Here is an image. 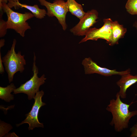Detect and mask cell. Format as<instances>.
Returning <instances> with one entry per match:
<instances>
[{"label": "cell", "mask_w": 137, "mask_h": 137, "mask_svg": "<svg viewBox=\"0 0 137 137\" xmlns=\"http://www.w3.org/2000/svg\"><path fill=\"white\" fill-rule=\"evenodd\" d=\"M3 12H1L0 13V37H4L6 33L7 29L6 21H5L2 19V15Z\"/></svg>", "instance_id": "cell-17"}, {"label": "cell", "mask_w": 137, "mask_h": 137, "mask_svg": "<svg viewBox=\"0 0 137 137\" xmlns=\"http://www.w3.org/2000/svg\"><path fill=\"white\" fill-rule=\"evenodd\" d=\"M112 39L111 42L109 44L110 46L118 44L119 39L124 37L127 31L126 29L116 21H112Z\"/></svg>", "instance_id": "cell-12"}, {"label": "cell", "mask_w": 137, "mask_h": 137, "mask_svg": "<svg viewBox=\"0 0 137 137\" xmlns=\"http://www.w3.org/2000/svg\"><path fill=\"white\" fill-rule=\"evenodd\" d=\"M5 40L4 39H1L0 40V49L3 47L5 44Z\"/></svg>", "instance_id": "cell-21"}, {"label": "cell", "mask_w": 137, "mask_h": 137, "mask_svg": "<svg viewBox=\"0 0 137 137\" xmlns=\"http://www.w3.org/2000/svg\"><path fill=\"white\" fill-rule=\"evenodd\" d=\"M41 5L47 8L46 14L49 17L55 16L62 26L64 30H66L67 25L66 23V16L68 11L67 2L63 0H55L52 3L45 0H38Z\"/></svg>", "instance_id": "cell-5"}, {"label": "cell", "mask_w": 137, "mask_h": 137, "mask_svg": "<svg viewBox=\"0 0 137 137\" xmlns=\"http://www.w3.org/2000/svg\"><path fill=\"white\" fill-rule=\"evenodd\" d=\"M8 0H0V10L1 12H3L2 9V4L3 3L7 4Z\"/></svg>", "instance_id": "cell-20"}, {"label": "cell", "mask_w": 137, "mask_h": 137, "mask_svg": "<svg viewBox=\"0 0 137 137\" xmlns=\"http://www.w3.org/2000/svg\"><path fill=\"white\" fill-rule=\"evenodd\" d=\"M125 7L127 11L130 14L137 15V0H128Z\"/></svg>", "instance_id": "cell-15"}, {"label": "cell", "mask_w": 137, "mask_h": 137, "mask_svg": "<svg viewBox=\"0 0 137 137\" xmlns=\"http://www.w3.org/2000/svg\"><path fill=\"white\" fill-rule=\"evenodd\" d=\"M19 0H8V2H19Z\"/></svg>", "instance_id": "cell-22"}, {"label": "cell", "mask_w": 137, "mask_h": 137, "mask_svg": "<svg viewBox=\"0 0 137 137\" xmlns=\"http://www.w3.org/2000/svg\"><path fill=\"white\" fill-rule=\"evenodd\" d=\"M0 136L2 137L8 132L12 128V127L10 124L4 122H0Z\"/></svg>", "instance_id": "cell-16"}, {"label": "cell", "mask_w": 137, "mask_h": 137, "mask_svg": "<svg viewBox=\"0 0 137 137\" xmlns=\"http://www.w3.org/2000/svg\"><path fill=\"white\" fill-rule=\"evenodd\" d=\"M16 89L13 83L5 87H0V98L7 102L14 99V96L11 93Z\"/></svg>", "instance_id": "cell-14"}, {"label": "cell", "mask_w": 137, "mask_h": 137, "mask_svg": "<svg viewBox=\"0 0 137 137\" xmlns=\"http://www.w3.org/2000/svg\"><path fill=\"white\" fill-rule=\"evenodd\" d=\"M36 57L34 53L33 62L32 67L33 75L25 83L21 85L13 91V94H16L20 93H23L26 94L28 99L30 100L34 98L35 94L39 91L40 86L45 82L46 78L44 74H43L40 77H39L38 74V69L36 65Z\"/></svg>", "instance_id": "cell-4"}, {"label": "cell", "mask_w": 137, "mask_h": 137, "mask_svg": "<svg viewBox=\"0 0 137 137\" xmlns=\"http://www.w3.org/2000/svg\"><path fill=\"white\" fill-rule=\"evenodd\" d=\"M98 15L97 11L95 10L88 11L78 23L70 30V31L76 36L85 35L91 27L97 22Z\"/></svg>", "instance_id": "cell-9"}, {"label": "cell", "mask_w": 137, "mask_h": 137, "mask_svg": "<svg viewBox=\"0 0 137 137\" xmlns=\"http://www.w3.org/2000/svg\"><path fill=\"white\" fill-rule=\"evenodd\" d=\"M130 131L131 133L130 137H137V123L130 128Z\"/></svg>", "instance_id": "cell-18"}, {"label": "cell", "mask_w": 137, "mask_h": 137, "mask_svg": "<svg viewBox=\"0 0 137 137\" xmlns=\"http://www.w3.org/2000/svg\"><path fill=\"white\" fill-rule=\"evenodd\" d=\"M135 26L137 29V21L135 24Z\"/></svg>", "instance_id": "cell-23"}, {"label": "cell", "mask_w": 137, "mask_h": 137, "mask_svg": "<svg viewBox=\"0 0 137 137\" xmlns=\"http://www.w3.org/2000/svg\"><path fill=\"white\" fill-rule=\"evenodd\" d=\"M67 2L68 11L80 20L81 19L86 13L83 10L81 5L77 3L75 0H67Z\"/></svg>", "instance_id": "cell-13"}, {"label": "cell", "mask_w": 137, "mask_h": 137, "mask_svg": "<svg viewBox=\"0 0 137 137\" xmlns=\"http://www.w3.org/2000/svg\"><path fill=\"white\" fill-rule=\"evenodd\" d=\"M103 26L98 29L90 28L79 43L89 40L96 41L101 39L106 40L109 44L111 41L112 37V21L110 18L103 20Z\"/></svg>", "instance_id": "cell-7"}, {"label": "cell", "mask_w": 137, "mask_h": 137, "mask_svg": "<svg viewBox=\"0 0 137 137\" xmlns=\"http://www.w3.org/2000/svg\"><path fill=\"white\" fill-rule=\"evenodd\" d=\"M121 76V78L116 82L117 85L120 89L118 93L121 98L125 99L126 97L127 90L137 82V75H133L128 73Z\"/></svg>", "instance_id": "cell-10"}, {"label": "cell", "mask_w": 137, "mask_h": 137, "mask_svg": "<svg viewBox=\"0 0 137 137\" xmlns=\"http://www.w3.org/2000/svg\"><path fill=\"white\" fill-rule=\"evenodd\" d=\"M2 9L7 17L6 21L7 29H13L24 37L26 31L31 29L26 21L35 17L33 14L29 12L22 13L15 12L6 3H3Z\"/></svg>", "instance_id": "cell-2"}, {"label": "cell", "mask_w": 137, "mask_h": 137, "mask_svg": "<svg viewBox=\"0 0 137 137\" xmlns=\"http://www.w3.org/2000/svg\"><path fill=\"white\" fill-rule=\"evenodd\" d=\"M16 42V40L14 39L10 49L2 59L8 75L9 83L13 81L14 76L17 72L22 73L23 72L25 69L24 66L26 64L24 55H22L21 52H19L17 53L15 52Z\"/></svg>", "instance_id": "cell-3"}, {"label": "cell", "mask_w": 137, "mask_h": 137, "mask_svg": "<svg viewBox=\"0 0 137 137\" xmlns=\"http://www.w3.org/2000/svg\"><path fill=\"white\" fill-rule=\"evenodd\" d=\"M8 6L10 8L14 7L16 8H24L30 11L36 18L41 19L44 18L47 14L45 10L39 8L37 5L33 6L27 5L25 4L21 3L19 2H8L7 3Z\"/></svg>", "instance_id": "cell-11"}, {"label": "cell", "mask_w": 137, "mask_h": 137, "mask_svg": "<svg viewBox=\"0 0 137 137\" xmlns=\"http://www.w3.org/2000/svg\"><path fill=\"white\" fill-rule=\"evenodd\" d=\"M44 92L42 90L38 91L36 93L34 99L35 102L30 111L25 115L26 118L22 122L16 124L18 127L24 123H27L29 125V130H32L35 127H41L43 128L42 123H40L38 119V114L41 107L46 105L42 101V98L44 95Z\"/></svg>", "instance_id": "cell-6"}, {"label": "cell", "mask_w": 137, "mask_h": 137, "mask_svg": "<svg viewBox=\"0 0 137 137\" xmlns=\"http://www.w3.org/2000/svg\"><path fill=\"white\" fill-rule=\"evenodd\" d=\"M116 97V99L110 100L106 109L112 115V118L110 124L113 126L116 132H120L128 128L130 119L137 115V110L130 111L129 108L132 102L130 104L123 102L118 92Z\"/></svg>", "instance_id": "cell-1"}, {"label": "cell", "mask_w": 137, "mask_h": 137, "mask_svg": "<svg viewBox=\"0 0 137 137\" xmlns=\"http://www.w3.org/2000/svg\"><path fill=\"white\" fill-rule=\"evenodd\" d=\"M2 59L1 58V55L0 52V73L3 74L4 73V70L3 64Z\"/></svg>", "instance_id": "cell-19"}, {"label": "cell", "mask_w": 137, "mask_h": 137, "mask_svg": "<svg viewBox=\"0 0 137 137\" xmlns=\"http://www.w3.org/2000/svg\"><path fill=\"white\" fill-rule=\"evenodd\" d=\"M85 74H90L96 73L105 76H110L114 75H118L121 76L130 73L131 70L128 68L126 70L117 71L116 70H111L108 68L102 67L98 65L91 58H85L82 61Z\"/></svg>", "instance_id": "cell-8"}]
</instances>
